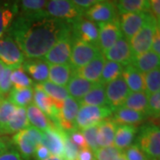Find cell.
<instances>
[{"instance_id":"9a60e30c","label":"cell","mask_w":160,"mask_h":160,"mask_svg":"<svg viewBox=\"0 0 160 160\" xmlns=\"http://www.w3.org/2000/svg\"><path fill=\"white\" fill-rule=\"evenodd\" d=\"M97 26L99 29V48L104 53L123 37L120 29L119 21L118 18L109 22L98 23Z\"/></svg>"},{"instance_id":"816d5d0a","label":"cell","mask_w":160,"mask_h":160,"mask_svg":"<svg viewBox=\"0 0 160 160\" xmlns=\"http://www.w3.org/2000/svg\"><path fill=\"white\" fill-rule=\"evenodd\" d=\"M77 160H96V158H95L94 152L88 147H86V148L79 149L78 153V157H77Z\"/></svg>"},{"instance_id":"f5cc1de1","label":"cell","mask_w":160,"mask_h":160,"mask_svg":"<svg viewBox=\"0 0 160 160\" xmlns=\"http://www.w3.org/2000/svg\"><path fill=\"white\" fill-rule=\"evenodd\" d=\"M149 12L159 22L160 21V0H149Z\"/></svg>"},{"instance_id":"ffe728a7","label":"cell","mask_w":160,"mask_h":160,"mask_svg":"<svg viewBox=\"0 0 160 160\" xmlns=\"http://www.w3.org/2000/svg\"><path fill=\"white\" fill-rule=\"evenodd\" d=\"M106 62L102 52H100L96 57H94L90 62L81 67L79 69H75L73 73L92 83H98L101 75L102 72L103 66Z\"/></svg>"},{"instance_id":"83f0119b","label":"cell","mask_w":160,"mask_h":160,"mask_svg":"<svg viewBox=\"0 0 160 160\" xmlns=\"http://www.w3.org/2000/svg\"><path fill=\"white\" fill-rule=\"evenodd\" d=\"M27 118L29 125L36 127L41 132L46 131L53 126L52 121L44 112H42L33 103H30L26 107Z\"/></svg>"},{"instance_id":"5bb4252c","label":"cell","mask_w":160,"mask_h":160,"mask_svg":"<svg viewBox=\"0 0 160 160\" xmlns=\"http://www.w3.org/2000/svg\"><path fill=\"white\" fill-rule=\"evenodd\" d=\"M73 44L72 33L60 39L44 56V60L49 65L69 64L70 52Z\"/></svg>"},{"instance_id":"7c38bea8","label":"cell","mask_w":160,"mask_h":160,"mask_svg":"<svg viewBox=\"0 0 160 160\" xmlns=\"http://www.w3.org/2000/svg\"><path fill=\"white\" fill-rule=\"evenodd\" d=\"M71 32L74 39L99 47V29L96 23L85 17L80 18L71 24Z\"/></svg>"},{"instance_id":"1f68e13d","label":"cell","mask_w":160,"mask_h":160,"mask_svg":"<svg viewBox=\"0 0 160 160\" xmlns=\"http://www.w3.org/2000/svg\"><path fill=\"white\" fill-rule=\"evenodd\" d=\"M122 107L139 111L148 116V95L145 92H130Z\"/></svg>"},{"instance_id":"ab89813d","label":"cell","mask_w":160,"mask_h":160,"mask_svg":"<svg viewBox=\"0 0 160 160\" xmlns=\"http://www.w3.org/2000/svg\"><path fill=\"white\" fill-rule=\"evenodd\" d=\"M17 107L12 103L7 98H5L0 104V128L6 126L12 116L15 112Z\"/></svg>"},{"instance_id":"277c9868","label":"cell","mask_w":160,"mask_h":160,"mask_svg":"<svg viewBox=\"0 0 160 160\" xmlns=\"http://www.w3.org/2000/svg\"><path fill=\"white\" fill-rule=\"evenodd\" d=\"M45 12L49 17L62 20L69 24L84 17V11L74 5L71 0H48Z\"/></svg>"},{"instance_id":"7dc6e473","label":"cell","mask_w":160,"mask_h":160,"mask_svg":"<svg viewBox=\"0 0 160 160\" xmlns=\"http://www.w3.org/2000/svg\"><path fill=\"white\" fill-rule=\"evenodd\" d=\"M68 136H69V140L74 143L75 145L78 148V149H83V148H86L87 145H86V141H85V138L83 136L82 132L78 130H71L69 132H66Z\"/></svg>"},{"instance_id":"484cf974","label":"cell","mask_w":160,"mask_h":160,"mask_svg":"<svg viewBox=\"0 0 160 160\" xmlns=\"http://www.w3.org/2000/svg\"><path fill=\"white\" fill-rule=\"evenodd\" d=\"M118 124L112 120L111 117L102 120L97 126V143L100 148L112 146Z\"/></svg>"},{"instance_id":"f1b7e54d","label":"cell","mask_w":160,"mask_h":160,"mask_svg":"<svg viewBox=\"0 0 160 160\" xmlns=\"http://www.w3.org/2000/svg\"><path fill=\"white\" fill-rule=\"evenodd\" d=\"M78 102L80 105L108 107L106 94H105V86L101 84L100 82L95 83L91 90Z\"/></svg>"},{"instance_id":"4fadbf2b","label":"cell","mask_w":160,"mask_h":160,"mask_svg":"<svg viewBox=\"0 0 160 160\" xmlns=\"http://www.w3.org/2000/svg\"><path fill=\"white\" fill-rule=\"evenodd\" d=\"M129 93L130 90L122 77L109 82L105 86L107 105L112 112L123 106Z\"/></svg>"},{"instance_id":"44dd1931","label":"cell","mask_w":160,"mask_h":160,"mask_svg":"<svg viewBox=\"0 0 160 160\" xmlns=\"http://www.w3.org/2000/svg\"><path fill=\"white\" fill-rule=\"evenodd\" d=\"M22 68L37 83H43L48 79L49 64L43 58L27 59L22 63Z\"/></svg>"},{"instance_id":"3957f363","label":"cell","mask_w":160,"mask_h":160,"mask_svg":"<svg viewBox=\"0 0 160 160\" xmlns=\"http://www.w3.org/2000/svg\"><path fill=\"white\" fill-rule=\"evenodd\" d=\"M42 132L32 126L22 129L12 135L11 142L24 160L33 158L36 147L41 144Z\"/></svg>"},{"instance_id":"5b68a950","label":"cell","mask_w":160,"mask_h":160,"mask_svg":"<svg viewBox=\"0 0 160 160\" xmlns=\"http://www.w3.org/2000/svg\"><path fill=\"white\" fill-rule=\"evenodd\" d=\"M113 114L109 107H96L80 105L75 119V129L82 131L87 127L96 126L102 120L109 118Z\"/></svg>"},{"instance_id":"680465c9","label":"cell","mask_w":160,"mask_h":160,"mask_svg":"<svg viewBox=\"0 0 160 160\" xmlns=\"http://www.w3.org/2000/svg\"><path fill=\"white\" fill-rule=\"evenodd\" d=\"M117 160H127V159H126V157L124 156V154H123V152H122V154L120 155L119 158H118V159H117Z\"/></svg>"},{"instance_id":"603a6c76","label":"cell","mask_w":160,"mask_h":160,"mask_svg":"<svg viewBox=\"0 0 160 160\" xmlns=\"http://www.w3.org/2000/svg\"><path fill=\"white\" fill-rule=\"evenodd\" d=\"M138 128L132 125H118L115 132L113 145L120 150H125L133 143Z\"/></svg>"},{"instance_id":"f546056e","label":"cell","mask_w":160,"mask_h":160,"mask_svg":"<svg viewBox=\"0 0 160 160\" xmlns=\"http://www.w3.org/2000/svg\"><path fill=\"white\" fill-rule=\"evenodd\" d=\"M72 75H73V69L69 64L49 65L48 79L53 84L66 87Z\"/></svg>"},{"instance_id":"8992f818","label":"cell","mask_w":160,"mask_h":160,"mask_svg":"<svg viewBox=\"0 0 160 160\" xmlns=\"http://www.w3.org/2000/svg\"><path fill=\"white\" fill-rule=\"evenodd\" d=\"M159 27V22L150 13L148 21L142 29L129 40L133 56L144 53L150 50L156 29Z\"/></svg>"},{"instance_id":"94428289","label":"cell","mask_w":160,"mask_h":160,"mask_svg":"<svg viewBox=\"0 0 160 160\" xmlns=\"http://www.w3.org/2000/svg\"><path fill=\"white\" fill-rule=\"evenodd\" d=\"M149 160H155V159H149Z\"/></svg>"},{"instance_id":"2e32d148","label":"cell","mask_w":160,"mask_h":160,"mask_svg":"<svg viewBox=\"0 0 160 160\" xmlns=\"http://www.w3.org/2000/svg\"><path fill=\"white\" fill-rule=\"evenodd\" d=\"M103 55L107 61L119 63L124 67L130 65L133 57L129 41L124 37L120 38Z\"/></svg>"},{"instance_id":"db71d44e","label":"cell","mask_w":160,"mask_h":160,"mask_svg":"<svg viewBox=\"0 0 160 160\" xmlns=\"http://www.w3.org/2000/svg\"><path fill=\"white\" fill-rule=\"evenodd\" d=\"M150 50L157 53L158 55H160V29L159 27L156 29L153 40H152V44H151V48Z\"/></svg>"},{"instance_id":"30bf717a","label":"cell","mask_w":160,"mask_h":160,"mask_svg":"<svg viewBox=\"0 0 160 160\" xmlns=\"http://www.w3.org/2000/svg\"><path fill=\"white\" fill-rule=\"evenodd\" d=\"M58 108L57 126L65 132L75 129V119L79 109V102L74 98H67L62 102L55 103Z\"/></svg>"},{"instance_id":"74e56055","label":"cell","mask_w":160,"mask_h":160,"mask_svg":"<svg viewBox=\"0 0 160 160\" xmlns=\"http://www.w3.org/2000/svg\"><path fill=\"white\" fill-rule=\"evenodd\" d=\"M11 82L12 88L16 89L33 87L34 86L33 80L30 78V77L24 71L22 67L12 69L11 73Z\"/></svg>"},{"instance_id":"7bdbcfd3","label":"cell","mask_w":160,"mask_h":160,"mask_svg":"<svg viewBox=\"0 0 160 160\" xmlns=\"http://www.w3.org/2000/svg\"><path fill=\"white\" fill-rule=\"evenodd\" d=\"M79 149L69 140L67 132H64L63 136V159L77 160Z\"/></svg>"},{"instance_id":"be15d7a7","label":"cell","mask_w":160,"mask_h":160,"mask_svg":"<svg viewBox=\"0 0 160 160\" xmlns=\"http://www.w3.org/2000/svg\"><path fill=\"white\" fill-rule=\"evenodd\" d=\"M0 138H1V135H0Z\"/></svg>"},{"instance_id":"c3c4849f","label":"cell","mask_w":160,"mask_h":160,"mask_svg":"<svg viewBox=\"0 0 160 160\" xmlns=\"http://www.w3.org/2000/svg\"><path fill=\"white\" fill-rule=\"evenodd\" d=\"M52 155L48 149L43 144H38L36 149H35L34 155H33V160H45L50 158Z\"/></svg>"},{"instance_id":"7402d4cb","label":"cell","mask_w":160,"mask_h":160,"mask_svg":"<svg viewBox=\"0 0 160 160\" xmlns=\"http://www.w3.org/2000/svg\"><path fill=\"white\" fill-rule=\"evenodd\" d=\"M29 126L30 125L27 118L26 108L17 107L15 112L12 116L10 120L6 123V126L0 128V135L14 134Z\"/></svg>"},{"instance_id":"7a4b0ae2","label":"cell","mask_w":160,"mask_h":160,"mask_svg":"<svg viewBox=\"0 0 160 160\" xmlns=\"http://www.w3.org/2000/svg\"><path fill=\"white\" fill-rule=\"evenodd\" d=\"M135 144L142 150L149 159L159 160L160 130L155 124H145L138 128Z\"/></svg>"},{"instance_id":"d6a6232c","label":"cell","mask_w":160,"mask_h":160,"mask_svg":"<svg viewBox=\"0 0 160 160\" xmlns=\"http://www.w3.org/2000/svg\"><path fill=\"white\" fill-rule=\"evenodd\" d=\"M33 87L28 88H12L10 92L8 93L7 99L13 103L16 107H23L26 108L30 103H32L33 100Z\"/></svg>"},{"instance_id":"4dcf8cb0","label":"cell","mask_w":160,"mask_h":160,"mask_svg":"<svg viewBox=\"0 0 160 160\" xmlns=\"http://www.w3.org/2000/svg\"><path fill=\"white\" fill-rule=\"evenodd\" d=\"M122 78L126 82L128 89L131 92L144 91L143 74L132 65L124 67L122 72Z\"/></svg>"},{"instance_id":"6da1fadb","label":"cell","mask_w":160,"mask_h":160,"mask_svg":"<svg viewBox=\"0 0 160 160\" xmlns=\"http://www.w3.org/2000/svg\"><path fill=\"white\" fill-rule=\"evenodd\" d=\"M71 33V24L42 12L33 14L19 12L6 34L14 40L25 59H40L59 40Z\"/></svg>"},{"instance_id":"9f6ffc18","label":"cell","mask_w":160,"mask_h":160,"mask_svg":"<svg viewBox=\"0 0 160 160\" xmlns=\"http://www.w3.org/2000/svg\"><path fill=\"white\" fill-rule=\"evenodd\" d=\"M5 69H6V65L0 61V79H1V78H2V76H3V73H4Z\"/></svg>"},{"instance_id":"ee69618b","label":"cell","mask_w":160,"mask_h":160,"mask_svg":"<svg viewBox=\"0 0 160 160\" xmlns=\"http://www.w3.org/2000/svg\"><path fill=\"white\" fill-rule=\"evenodd\" d=\"M160 115V92L148 95V117L158 118Z\"/></svg>"},{"instance_id":"91938a15","label":"cell","mask_w":160,"mask_h":160,"mask_svg":"<svg viewBox=\"0 0 160 160\" xmlns=\"http://www.w3.org/2000/svg\"><path fill=\"white\" fill-rule=\"evenodd\" d=\"M5 98H6V97H5L4 95H2V94L0 93V104H1V102H3V100H4Z\"/></svg>"},{"instance_id":"d4e9b609","label":"cell","mask_w":160,"mask_h":160,"mask_svg":"<svg viewBox=\"0 0 160 160\" xmlns=\"http://www.w3.org/2000/svg\"><path fill=\"white\" fill-rule=\"evenodd\" d=\"M111 118L118 125L136 126L142 123L144 120L147 119L148 116L139 111L127 109L125 107H121L117 110H115Z\"/></svg>"},{"instance_id":"4316f807","label":"cell","mask_w":160,"mask_h":160,"mask_svg":"<svg viewBox=\"0 0 160 160\" xmlns=\"http://www.w3.org/2000/svg\"><path fill=\"white\" fill-rule=\"evenodd\" d=\"M94 84L95 83H92L90 81L73 73L69 83L66 86V89L70 97L74 98L75 100L79 102L91 90Z\"/></svg>"},{"instance_id":"e0dca14e","label":"cell","mask_w":160,"mask_h":160,"mask_svg":"<svg viewBox=\"0 0 160 160\" xmlns=\"http://www.w3.org/2000/svg\"><path fill=\"white\" fill-rule=\"evenodd\" d=\"M33 87V100L32 103L47 116L53 126H57L58 108L55 102L40 88L36 83Z\"/></svg>"},{"instance_id":"ac0fdd59","label":"cell","mask_w":160,"mask_h":160,"mask_svg":"<svg viewBox=\"0 0 160 160\" xmlns=\"http://www.w3.org/2000/svg\"><path fill=\"white\" fill-rule=\"evenodd\" d=\"M65 131L53 126L52 128L42 132L41 144L46 146L52 156L63 159V136Z\"/></svg>"},{"instance_id":"f35d334b","label":"cell","mask_w":160,"mask_h":160,"mask_svg":"<svg viewBox=\"0 0 160 160\" xmlns=\"http://www.w3.org/2000/svg\"><path fill=\"white\" fill-rule=\"evenodd\" d=\"M48 0H20L21 12L26 14L39 13L45 12Z\"/></svg>"},{"instance_id":"681fc988","label":"cell","mask_w":160,"mask_h":160,"mask_svg":"<svg viewBox=\"0 0 160 160\" xmlns=\"http://www.w3.org/2000/svg\"><path fill=\"white\" fill-rule=\"evenodd\" d=\"M71 1L74 5H76L85 12L86 10L90 8L93 5L100 3V2H102V1H106V0H71Z\"/></svg>"},{"instance_id":"60d3db41","label":"cell","mask_w":160,"mask_h":160,"mask_svg":"<svg viewBox=\"0 0 160 160\" xmlns=\"http://www.w3.org/2000/svg\"><path fill=\"white\" fill-rule=\"evenodd\" d=\"M122 150L118 149L114 145L109 147H103L94 152L96 160H117L122 154Z\"/></svg>"},{"instance_id":"11a10c76","label":"cell","mask_w":160,"mask_h":160,"mask_svg":"<svg viewBox=\"0 0 160 160\" xmlns=\"http://www.w3.org/2000/svg\"><path fill=\"white\" fill-rule=\"evenodd\" d=\"M12 144L11 142V140L5 137L0 138V155L6 152V150L12 148Z\"/></svg>"},{"instance_id":"52a82bcc","label":"cell","mask_w":160,"mask_h":160,"mask_svg":"<svg viewBox=\"0 0 160 160\" xmlns=\"http://www.w3.org/2000/svg\"><path fill=\"white\" fill-rule=\"evenodd\" d=\"M100 52H102L98 46L86 44L85 42L73 38L69 65L74 71L75 69H79L90 62Z\"/></svg>"},{"instance_id":"ba28073f","label":"cell","mask_w":160,"mask_h":160,"mask_svg":"<svg viewBox=\"0 0 160 160\" xmlns=\"http://www.w3.org/2000/svg\"><path fill=\"white\" fill-rule=\"evenodd\" d=\"M25 60L22 50L9 35L0 38V61L6 66L17 69L22 67Z\"/></svg>"},{"instance_id":"6f0895ef","label":"cell","mask_w":160,"mask_h":160,"mask_svg":"<svg viewBox=\"0 0 160 160\" xmlns=\"http://www.w3.org/2000/svg\"><path fill=\"white\" fill-rule=\"evenodd\" d=\"M45 160H63L62 158H59V157H56V156H51L50 158H46Z\"/></svg>"},{"instance_id":"9c48e42d","label":"cell","mask_w":160,"mask_h":160,"mask_svg":"<svg viewBox=\"0 0 160 160\" xmlns=\"http://www.w3.org/2000/svg\"><path fill=\"white\" fill-rule=\"evenodd\" d=\"M84 17L96 24L112 22L118 18L116 3L112 0L97 3L85 11Z\"/></svg>"},{"instance_id":"f907efd6","label":"cell","mask_w":160,"mask_h":160,"mask_svg":"<svg viewBox=\"0 0 160 160\" xmlns=\"http://www.w3.org/2000/svg\"><path fill=\"white\" fill-rule=\"evenodd\" d=\"M0 160H24L18 153V151L12 147L3 154L0 155Z\"/></svg>"},{"instance_id":"bcb514c9","label":"cell","mask_w":160,"mask_h":160,"mask_svg":"<svg viewBox=\"0 0 160 160\" xmlns=\"http://www.w3.org/2000/svg\"><path fill=\"white\" fill-rule=\"evenodd\" d=\"M123 154L127 160H149V158L135 143L123 150Z\"/></svg>"},{"instance_id":"f6af8a7d","label":"cell","mask_w":160,"mask_h":160,"mask_svg":"<svg viewBox=\"0 0 160 160\" xmlns=\"http://www.w3.org/2000/svg\"><path fill=\"white\" fill-rule=\"evenodd\" d=\"M13 68L7 67L6 66V69L4 70L3 76L0 79V93L6 97L8 95L12 89V82H11V73Z\"/></svg>"},{"instance_id":"d6986e66","label":"cell","mask_w":160,"mask_h":160,"mask_svg":"<svg viewBox=\"0 0 160 160\" xmlns=\"http://www.w3.org/2000/svg\"><path fill=\"white\" fill-rule=\"evenodd\" d=\"M18 0H0V38L7 33L19 13Z\"/></svg>"},{"instance_id":"d590c367","label":"cell","mask_w":160,"mask_h":160,"mask_svg":"<svg viewBox=\"0 0 160 160\" xmlns=\"http://www.w3.org/2000/svg\"><path fill=\"white\" fill-rule=\"evenodd\" d=\"M123 69H124L123 65L106 60L99 82L106 86L109 82L120 78L122 76Z\"/></svg>"},{"instance_id":"b9f144b4","label":"cell","mask_w":160,"mask_h":160,"mask_svg":"<svg viewBox=\"0 0 160 160\" xmlns=\"http://www.w3.org/2000/svg\"><path fill=\"white\" fill-rule=\"evenodd\" d=\"M97 126H92L80 131L85 138L86 145L93 152H95L100 147L97 143Z\"/></svg>"},{"instance_id":"e575fe53","label":"cell","mask_w":160,"mask_h":160,"mask_svg":"<svg viewBox=\"0 0 160 160\" xmlns=\"http://www.w3.org/2000/svg\"><path fill=\"white\" fill-rule=\"evenodd\" d=\"M37 84L55 103L62 102L63 101H65L69 96V92L65 86L53 84L50 81L37 83Z\"/></svg>"},{"instance_id":"836d02e7","label":"cell","mask_w":160,"mask_h":160,"mask_svg":"<svg viewBox=\"0 0 160 160\" xmlns=\"http://www.w3.org/2000/svg\"><path fill=\"white\" fill-rule=\"evenodd\" d=\"M118 13L149 12V0H117Z\"/></svg>"},{"instance_id":"8d00e7d4","label":"cell","mask_w":160,"mask_h":160,"mask_svg":"<svg viewBox=\"0 0 160 160\" xmlns=\"http://www.w3.org/2000/svg\"><path fill=\"white\" fill-rule=\"evenodd\" d=\"M144 92L147 95L160 91V69H153L148 73L143 74Z\"/></svg>"},{"instance_id":"cb8c5ba5","label":"cell","mask_w":160,"mask_h":160,"mask_svg":"<svg viewBox=\"0 0 160 160\" xmlns=\"http://www.w3.org/2000/svg\"><path fill=\"white\" fill-rule=\"evenodd\" d=\"M130 65L133 66L142 74H145L159 68L160 55L149 50L144 53L133 56Z\"/></svg>"},{"instance_id":"8fae6325","label":"cell","mask_w":160,"mask_h":160,"mask_svg":"<svg viewBox=\"0 0 160 160\" xmlns=\"http://www.w3.org/2000/svg\"><path fill=\"white\" fill-rule=\"evenodd\" d=\"M149 15V12H126L119 14L118 21L123 37L129 41L142 28L143 25L148 21Z\"/></svg>"},{"instance_id":"6125c7cd","label":"cell","mask_w":160,"mask_h":160,"mask_svg":"<svg viewBox=\"0 0 160 160\" xmlns=\"http://www.w3.org/2000/svg\"><path fill=\"white\" fill-rule=\"evenodd\" d=\"M63 160H67V159H63Z\"/></svg>"}]
</instances>
